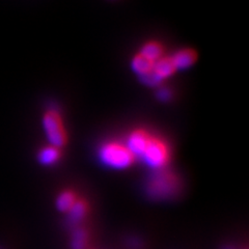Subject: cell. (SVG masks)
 <instances>
[{
	"label": "cell",
	"mask_w": 249,
	"mask_h": 249,
	"mask_svg": "<svg viewBox=\"0 0 249 249\" xmlns=\"http://www.w3.org/2000/svg\"><path fill=\"white\" fill-rule=\"evenodd\" d=\"M155 64L156 62L146 58L138 51L134 54L133 57L131 58V69L133 73L137 77H139V79H142V78L150 75L153 71Z\"/></svg>",
	"instance_id": "obj_6"
},
{
	"label": "cell",
	"mask_w": 249,
	"mask_h": 249,
	"mask_svg": "<svg viewBox=\"0 0 249 249\" xmlns=\"http://www.w3.org/2000/svg\"><path fill=\"white\" fill-rule=\"evenodd\" d=\"M180 181L178 177L166 168L155 170L146 184V192L152 198L163 199L175 196L178 190Z\"/></svg>",
	"instance_id": "obj_4"
},
{
	"label": "cell",
	"mask_w": 249,
	"mask_h": 249,
	"mask_svg": "<svg viewBox=\"0 0 249 249\" xmlns=\"http://www.w3.org/2000/svg\"><path fill=\"white\" fill-rule=\"evenodd\" d=\"M88 204L82 199H77L73 207L69 210V220L74 224L79 223L83 220V218L88 212Z\"/></svg>",
	"instance_id": "obj_9"
},
{
	"label": "cell",
	"mask_w": 249,
	"mask_h": 249,
	"mask_svg": "<svg viewBox=\"0 0 249 249\" xmlns=\"http://www.w3.org/2000/svg\"><path fill=\"white\" fill-rule=\"evenodd\" d=\"M178 71L191 68L198 59L197 52L192 48H182L170 55Z\"/></svg>",
	"instance_id": "obj_5"
},
{
	"label": "cell",
	"mask_w": 249,
	"mask_h": 249,
	"mask_svg": "<svg viewBox=\"0 0 249 249\" xmlns=\"http://www.w3.org/2000/svg\"><path fill=\"white\" fill-rule=\"evenodd\" d=\"M61 150L60 147L54 146L51 144L46 145L38 151L37 160L40 164L44 166H52L60 160L61 158Z\"/></svg>",
	"instance_id": "obj_8"
},
{
	"label": "cell",
	"mask_w": 249,
	"mask_h": 249,
	"mask_svg": "<svg viewBox=\"0 0 249 249\" xmlns=\"http://www.w3.org/2000/svg\"><path fill=\"white\" fill-rule=\"evenodd\" d=\"M98 157L103 165L116 170L127 169L136 161L124 140H107L103 142L98 150Z\"/></svg>",
	"instance_id": "obj_2"
},
{
	"label": "cell",
	"mask_w": 249,
	"mask_h": 249,
	"mask_svg": "<svg viewBox=\"0 0 249 249\" xmlns=\"http://www.w3.org/2000/svg\"><path fill=\"white\" fill-rule=\"evenodd\" d=\"M138 52L154 62L158 61L160 58L166 55L165 46L161 42L156 40H150L144 42L142 45V47H140Z\"/></svg>",
	"instance_id": "obj_7"
},
{
	"label": "cell",
	"mask_w": 249,
	"mask_h": 249,
	"mask_svg": "<svg viewBox=\"0 0 249 249\" xmlns=\"http://www.w3.org/2000/svg\"><path fill=\"white\" fill-rule=\"evenodd\" d=\"M43 130L49 144L62 149L69 142L66 123L59 109L49 108L43 115Z\"/></svg>",
	"instance_id": "obj_3"
},
{
	"label": "cell",
	"mask_w": 249,
	"mask_h": 249,
	"mask_svg": "<svg viewBox=\"0 0 249 249\" xmlns=\"http://www.w3.org/2000/svg\"><path fill=\"white\" fill-rule=\"evenodd\" d=\"M77 200L76 194L71 190L62 191L57 199H56V207L60 212H69V210L73 207Z\"/></svg>",
	"instance_id": "obj_10"
},
{
	"label": "cell",
	"mask_w": 249,
	"mask_h": 249,
	"mask_svg": "<svg viewBox=\"0 0 249 249\" xmlns=\"http://www.w3.org/2000/svg\"><path fill=\"white\" fill-rule=\"evenodd\" d=\"M124 142L136 159H142L154 170L166 168L171 159V150L167 140L144 127L131 130Z\"/></svg>",
	"instance_id": "obj_1"
},
{
	"label": "cell",
	"mask_w": 249,
	"mask_h": 249,
	"mask_svg": "<svg viewBox=\"0 0 249 249\" xmlns=\"http://www.w3.org/2000/svg\"><path fill=\"white\" fill-rule=\"evenodd\" d=\"M88 242V235L84 230L78 229L74 231L72 238V248L73 249H83Z\"/></svg>",
	"instance_id": "obj_11"
}]
</instances>
